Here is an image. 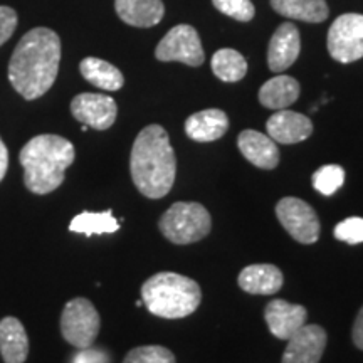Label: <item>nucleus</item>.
<instances>
[{
  "label": "nucleus",
  "instance_id": "nucleus-1",
  "mask_svg": "<svg viewBox=\"0 0 363 363\" xmlns=\"http://www.w3.org/2000/svg\"><path fill=\"white\" fill-rule=\"evenodd\" d=\"M61 62V39L48 27H35L19 40L9 62V81L22 98L38 99L52 88Z\"/></svg>",
  "mask_w": 363,
  "mask_h": 363
},
{
  "label": "nucleus",
  "instance_id": "nucleus-2",
  "mask_svg": "<svg viewBox=\"0 0 363 363\" xmlns=\"http://www.w3.org/2000/svg\"><path fill=\"white\" fill-rule=\"evenodd\" d=\"M131 180L148 199H162L175 184L177 158L169 133L160 125H148L135 138L130 155Z\"/></svg>",
  "mask_w": 363,
  "mask_h": 363
},
{
  "label": "nucleus",
  "instance_id": "nucleus-3",
  "mask_svg": "<svg viewBox=\"0 0 363 363\" xmlns=\"http://www.w3.org/2000/svg\"><path fill=\"white\" fill-rule=\"evenodd\" d=\"M74 157V145L67 138L59 135L34 136L19 153L27 190L35 195H48L61 187Z\"/></svg>",
  "mask_w": 363,
  "mask_h": 363
},
{
  "label": "nucleus",
  "instance_id": "nucleus-4",
  "mask_svg": "<svg viewBox=\"0 0 363 363\" xmlns=\"http://www.w3.org/2000/svg\"><path fill=\"white\" fill-rule=\"evenodd\" d=\"M142 299L152 315L179 320L192 315L201 306L202 291L197 281L179 272L163 271L145 281Z\"/></svg>",
  "mask_w": 363,
  "mask_h": 363
},
{
  "label": "nucleus",
  "instance_id": "nucleus-5",
  "mask_svg": "<svg viewBox=\"0 0 363 363\" xmlns=\"http://www.w3.org/2000/svg\"><path fill=\"white\" fill-rule=\"evenodd\" d=\"M162 234L179 246L197 242L212 229L211 214L199 202H177L158 222Z\"/></svg>",
  "mask_w": 363,
  "mask_h": 363
},
{
  "label": "nucleus",
  "instance_id": "nucleus-6",
  "mask_svg": "<svg viewBox=\"0 0 363 363\" xmlns=\"http://www.w3.org/2000/svg\"><path fill=\"white\" fill-rule=\"evenodd\" d=\"M99 313L86 298H74L66 303L61 315V333L67 343L76 348H89L98 338Z\"/></svg>",
  "mask_w": 363,
  "mask_h": 363
},
{
  "label": "nucleus",
  "instance_id": "nucleus-7",
  "mask_svg": "<svg viewBox=\"0 0 363 363\" xmlns=\"http://www.w3.org/2000/svg\"><path fill=\"white\" fill-rule=\"evenodd\" d=\"M330 56L342 65H350L363 57V16L343 13L335 19L326 39Z\"/></svg>",
  "mask_w": 363,
  "mask_h": 363
},
{
  "label": "nucleus",
  "instance_id": "nucleus-8",
  "mask_svg": "<svg viewBox=\"0 0 363 363\" xmlns=\"http://www.w3.org/2000/svg\"><path fill=\"white\" fill-rule=\"evenodd\" d=\"M276 216L286 233L301 244H313L320 239V219L310 203L298 197H284L276 206Z\"/></svg>",
  "mask_w": 363,
  "mask_h": 363
},
{
  "label": "nucleus",
  "instance_id": "nucleus-9",
  "mask_svg": "<svg viewBox=\"0 0 363 363\" xmlns=\"http://www.w3.org/2000/svg\"><path fill=\"white\" fill-rule=\"evenodd\" d=\"M155 57L163 62H182L192 67L202 66L203 49L199 33L192 26L179 24L167 33L155 49Z\"/></svg>",
  "mask_w": 363,
  "mask_h": 363
},
{
  "label": "nucleus",
  "instance_id": "nucleus-10",
  "mask_svg": "<svg viewBox=\"0 0 363 363\" xmlns=\"http://www.w3.org/2000/svg\"><path fill=\"white\" fill-rule=\"evenodd\" d=\"M71 113L79 123L94 130H108L116 121V101L106 94L81 93L71 101Z\"/></svg>",
  "mask_w": 363,
  "mask_h": 363
},
{
  "label": "nucleus",
  "instance_id": "nucleus-11",
  "mask_svg": "<svg viewBox=\"0 0 363 363\" xmlns=\"http://www.w3.org/2000/svg\"><path fill=\"white\" fill-rule=\"evenodd\" d=\"M326 348V331L320 325H303L291 338L281 363H320Z\"/></svg>",
  "mask_w": 363,
  "mask_h": 363
},
{
  "label": "nucleus",
  "instance_id": "nucleus-12",
  "mask_svg": "<svg viewBox=\"0 0 363 363\" xmlns=\"http://www.w3.org/2000/svg\"><path fill=\"white\" fill-rule=\"evenodd\" d=\"M264 320L276 338L289 340L303 325H306L308 311L305 306L293 305L286 299H272L264 310Z\"/></svg>",
  "mask_w": 363,
  "mask_h": 363
},
{
  "label": "nucleus",
  "instance_id": "nucleus-13",
  "mask_svg": "<svg viewBox=\"0 0 363 363\" xmlns=\"http://www.w3.org/2000/svg\"><path fill=\"white\" fill-rule=\"evenodd\" d=\"M299 51H301V39H299L298 27L291 22H284L269 40L267 66L272 72H283L294 65Z\"/></svg>",
  "mask_w": 363,
  "mask_h": 363
},
{
  "label": "nucleus",
  "instance_id": "nucleus-14",
  "mask_svg": "<svg viewBox=\"0 0 363 363\" xmlns=\"http://www.w3.org/2000/svg\"><path fill=\"white\" fill-rule=\"evenodd\" d=\"M267 135L274 140L276 143L294 145L305 142L313 133L311 120L301 113L278 110L266 123Z\"/></svg>",
  "mask_w": 363,
  "mask_h": 363
},
{
  "label": "nucleus",
  "instance_id": "nucleus-15",
  "mask_svg": "<svg viewBox=\"0 0 363 363\" xmlns=\"http://www.w3.org/2000/svg\"><path fill=\"white\" fill-rule=\"evenodd\" d=\"M239 152L247 162L262 170H272L279 163V148L269 135L256 130H244L238 136Z\"/></svg>",
  "mask_w": 363,
  "mask_h": 363
},
{
  "label": "nucleus",
  "instance_id": "nucleus-16",
  "mask_svg": "<svg viewBox=\"0 0 363 363\" xmlns=\"http://www.w3.org/2000/svg\"><path fill=\"white\" fill-rule=\"evenodd\" d=\"M229 130V118L222 110H203L189 116L185 121V133L199 143L216 142Z\"/></svg>",
  "mask_w": 363,
  "mask_h": 363
},
{
  "label": "nucleus",
  "instance_id": "nucleus-17",
  "mask_svg": "<svg viewBox=\"0 0 363 363\" xmlns=\"http://www.w3.org/2000/svg\"><path fill=\"white\" fill-rule=\"evenodd\" d=\"M239 288L249 294H274L284 283L283 272L274 264H251L239 272Z\"/></svg>",
  "mask_w": 363,
  "mask_h": 363
},
{
  "label": "nucleus",
  "instance_id": "nucleus-18",
  "mask_svg": "<svg viewBox=\"0 0 363 363\" xmlns=\"http://www.w3.org/2000/svg\"><path fill=\"white\" fill-rule=\"evenodd\" d=\"M0 355L6 363H26L29 355L27 331L13 316H6L0 321Z\"/></svg>",
  "mask_w": 363,
  "mask_h": 363
},
{
  "label": "nucleus",
  "instance_id": "nucleus-19",
  "mask_svg": "<svg viewBox=\"0 0 363 363\" xmlns=\"http://www.w3.org/2000/svg\"><path fill=\"white\" fill-rule=\"evenodd\" d=\"M118 17L133 27H153L163 19L162 0H115Z\"/></svg>",
  "mask_w": 363,
  "mask_h": 363
},
{
  "label": "nucleus",
  "instance_id": "nucleus-20",
  "mask_svg": "<svg viewBox=\"0 0 363 363\" xmlns=\"http://www.w3.org/2000/svg\"><path fill=\"white\" fill-rule=\"evenodd\" d=\"M299 93H301V88H299V83L291 76L279 74L266 81L264 84L261 86L259 94V103L264 108H269V110H286L288 106L296 101L299 98Z\"/></svg>",
  "mask_w": 363,
  "mask_h": 363
},
{
  "label": "nucleus",
  "instance_id": "nucleus-21",
  "mask_svg": "<svg viewBox=\"0 0 363 363\" xmlns=\"http://www.w3.org/2000/svg\"><path fill=\"white\" fill-rule=\"evenodd\" d=\"M271 7L279 16L311 22V24H320L326 21L330 13L326 0H271Z\"/></svg>",
  "mask_w": 363,
  "mask_h": 363
},
{
  "label": "nucleus",
  "instance_id": "nucleus-22",
  "mask_svg": "<svg viewBox=\"0 0 363 363\" xmlns=\"http://www.w3.org/2000/svg\"><path fill=\"white\" fill-rule=\"evenodd\" d=\"M79 71L83 78L104 91H118L123 88L125 78L121 71L110 62L98 57H86L81 61Z\"/></svg>",
  "mask_w": 363,
  "mask_h": 363
},
{
  "label": "nucleus",
  "instance_id": "nucleus-23",
  "mask_svg": "<svg viewBox=\"0 0 363 363\" xmlns=\"http://www.w3.org/2000/svg\"><path fill=\"white\" fill-rule=\"evenodd\" d=\"M120 229V222L113 211L104 212H81L71 220L69 230L76 234L94 235V234H113Z\"/></svg>",
  "mask_w": 363,
  "mask_h": 363
},
{
  "label": "nucleus",
  "instance_id": "nucleus-24",
  "mask_svg": "<svg viewBox=\"0 0 363 363\" xmlns=\"http://www.w3.org/2000/svg\"><path fill=\"white\" fill-rule=\"evenodd\" d=\"M214 74L224 83H238L247 74V61L234 49H219L211 61Z\"/></svg>",
  "mask_w": 363,
  "mask_h": 363
},
{
  "label": "nucleus",
  "instance_id": "nucleus-25",
  "mask_svg": "<svg viewBox=\"0 0 363 363\" xmlns=\"http://www.w3.org/2000/svg\"><path fill=\"white\" fill-rule=\"evenodd\" d=\"M345 182V170L340 165H323L313 174V187L323 195H333Z\"/></svg>",
  "mask_w": 363,
  "mask_h": 363
},
{
  "label": "nucleus",
  "instance_id": "nucleus-26",
  "mask_svg": "<svg viewBox=\"0 0 363 363\" xmlns=\"http://www.w3.org/2000/svg\"><path fill=\"white\" fill-rule=\"evenodd\" d=\"M123 363H175V355L160 345H147L130 350Z\"/></svg>",
  "mask_w": 363,
  "mask_h": 363
},
{
  "label": "nucleus",
  "instance_id": "nucleus-27",
  "mask_svg": "<svg viewBox=\"0 0 363 363\" xmlns=\"http://www.w3.org/2000/svg\"><path fill=\"white\" fill-rule=\"evenodd\" d=\"M217 11L239 22H249L256 13L251 0H212Z\"/></svg>",
  "mask_w": 363,
  "mask_h": 363
},
{
  "label": "nucleus",
  "instance_id": "nucleus-28",
  "mask_svg": "<svg viewBox=\"0 0 363 363\" xmlns=\"http://www.w3.org/2000/svg\"><path fill=\"white\" fill-rule=\"evenodd\" d=\"M335 238L352 246L363 242V217H348L340 222L335 227Z\"/></svg>",
  "mask_w": 363,
  "mask_h": 363
},
{
  "label": "nucleus",
  "instance_id": "nucleus-29",
  "mask_svg": "<svg viewBox=\"0 0 363 363\" xmlns=\"http://www.w3.org/2000/svg\"><path fill=\"white\" fill-rule=\"evenodd\" d=\"M17 26V13L13 9L0 6V45H4L12 38Z\"/></svg>",
  "mask_w": 363,
  "mask_h": 363
},
{
  "label": "nucleus",
  "instance_id": "nucleus-30",
  "mask_svg": "<svg viewBox=\"0 0 363 363\" xmlns=\"http://www.w3.org/2000/svg\"><path fill=\"white\" fill-rule=\"evenodd\" d=\"M72 363H108V357L101 350H91V347L81 348Z\"/></svg>",
  "mask_w": 363,
  "mask_h": 363
},
{
  "label": "nucleus",
  "instance_id": "nucleus-31",
  "mask_svg": "<svg viewBox=\"0 0 363 363\" xmlns=\"http://www.w3.org/2000/svg\"><path fill=\"white\" fill-rule=\"evenodd\" d=\"M352 338H353V343H355V347L363 350V306H362V310L358 311L355 323H353Z\"/></svg>",
  "mask_w": 363,
  "mask_h": 363
},
{
  "label": "nucleus",
  "instance_id": "nucleus-32",
  "mask_svg": "<svg viewBox=\"0 0 363 363\" xmlns=\"http://www.w3.org/2000/svg\"><path fill=\"white\" fill-rule=\"evenodd\" d=\"M7 169H9V150L6 147V143L2 142V138H0V182H2L4 177H6Z\"/></svg>",
  "mask_w": 363,
  "mask_h": 363
}]
</instances>
